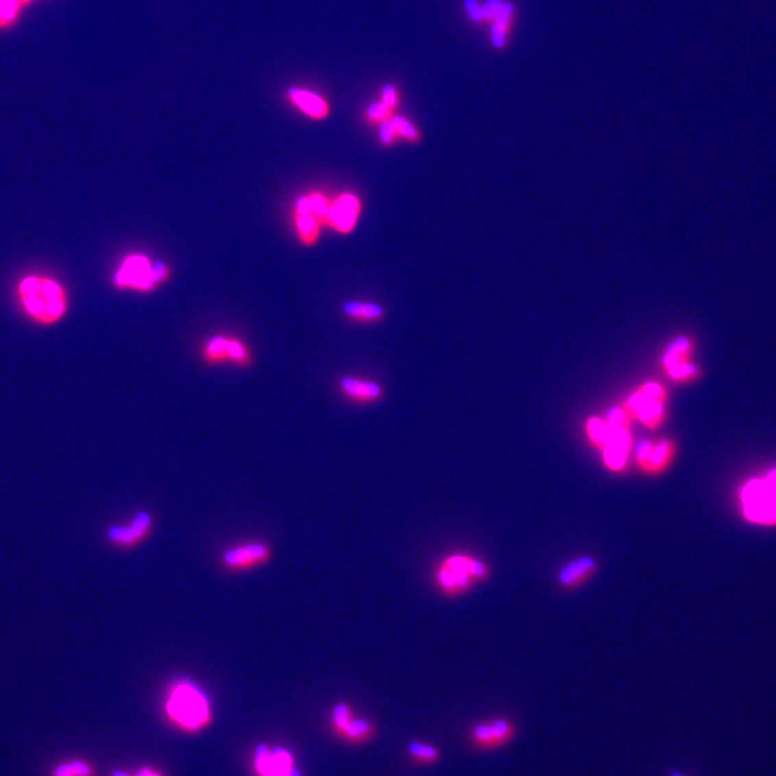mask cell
<instances>
[{
    "label": "cell",
    "mask_w": 776,
    "mask_h": 776,
    "mask_svg": "<svg viewBox=\"0 0 776 776\" xmlns=\"http://www.w3.org/2000/svg\"><path fill=\"white\" fill-rule=\"evenodd\" d=\"M16 298L26 318L39 325L58 324L69 309V295L65 287L48 275L22 276L16 285Z\"/></svg>",
    "instance_id": "1"
},
{
    "label": "cell",
    "mask_w": 776,
    "mask_h": 776,
    "mask_svg": "<svg viewBox=\"0 0 776 776\" xmlns=\"http://www.w3.org/2000/svg\"><path fill=\"white\" fill-rule=\"evenodd\" d=\"M166 710L175 725L189 732H197L207 726L212 716L207 696L189 680L177 681L170 689Z\"/></svg>",
    "instance_id": "2"
},
{
    "label": "cell",
    "mask_w": 776,
    "mask_h": 776,
    "mask_svg": "<svg viewBox=\"0 0 776 776\" xmlns=\"http://www.w3.org/2000/svg\"><path fill=\"white\" fill-rule=\"evenodd\" d=\"M489 577V565L468 554L446 557L439 563L435 574L437 588L447 596L465 594L473 585L486 581Z\"/></svg>",
    "instance_id": "3"
},
{
    "label": "cell",
    "mask_w": 776,
    "mask_h": 776,
    "mask_svg": "<svg viewBox=\"0 0 776 776\" xmlns=\"http://www.w3.org/2000/svg\"><path fill=\"white\" fill-rule=\"evenodd\" d=\"M739 503L751 524L776 526V469L746 482L739 490Z\"/></svg>",
    "instance_id": "4"
},
{
    "label": "cell",
    "mask_w": 776,
    "mask_h": 776,
    "mask_svg": "<svg viewBox=\"0 0 776 776\" xmlns=\"http://www.w3.org/2000/svg\"><path fill=\"white\" fill-rule=\"evenodd\" d=\"M171 276V267L164 262H153L143 253H131L119 263L112 276L118 289L151 292Z\"/></svg>",
    "instance_id": "5"
},
{
    "label": "cell",
    "mask_w": 776,
    "mask_h": 776,
    "mask_svg": "<svg viewBox=\"0 0 776 776\" xmlns=\"http://www.w3.org/2000/svg\"><path fill=\"white\" fill-rule=\"evenodd\" d=\"M518 735V726L509 718H494L474 722L468 729V742L476 751L503 749Z\"/></svg>",
    "instance_id": "6"
},
{
    "label": "cell",
    "mask_w": 776,
    "mask_h": 776,
    "mask_svg": "<svg viewBox=\"0 0 776 776\" xmlns=\"http://www.w3.org/2000/svg\"><path fill=\"white\" fill-rule=\"evenodd\" d=\"M676 450V443L668 439L641 441L635 447V465L646 474H660L673 463Z\"/></svg>",
    "instance_id": "7"
},
{
    "label": "cell",
    "mask_w": 776,
    "mask_h": 776,
    "mask_svg": "<svg viewBox=\"0 0 776 776\" xmlns=\"http://www.w3.org/2000/svg\"><path fill=\"white\" fill-rule=\"evenodd\" d=\"M272 558V549L266 542H246L228 548L221 555L225 568L233 572L250 571L260 565L269 562Z\"/></svg>",
    "instance_id": "8"
},
{
    "label": "cell",
    "mask_w": 776,
    "mask_h": 776,
    "mask_svg": "<svg viewBox=\"0 0 776 776\" xmlns=\"http://www.w3.org/2000/svg\"><path fill=\"white\" fill-rule=\"evenodd\" d=\"M633 449V441L629 430L620 426H611L607 441L603 447V463L614 472L624 473L629 465V456Z\"/></svg>",
    "instance_id": "9"
},
{
    "label": "cell",
    "mask_w": 776,
    "mask_h": 776,
    "mask_svg": "<svg viewBox=\"0 0 776 776\" xmlns=\"http://www.w3.org/2000/svg\"><path fill=\"white\" fill-rule=\"evenodd\" d=\"M361 212V202L352 193H341L331 199L330 210H328L325 226L339 233H350L354 230L358 216Z\"/></svg>",
    "instance_id": "10"
},
{
    "label": "cell",
    "mask_w": 776,
    "mask_h": 776,
    "mask_svg": "<svg viewBox=\"0 0 776 776\" xmlns=\"http://www.w3.org/2000/svg\"><path fill=\"white\" fill-rule=\"evenodd\" d=\"M255 769L260 776H301V772L293 768L292 755L283 748L269 751L266 746H259L255 753Z\"/></svg>",
    "instance_id": "11"
},
{
    "label": "cell",
    "mask_w": 776,
    "mask_h": 776,
    "mask_svg": "<svg viewBox=\"0 0 776 776\" xmlns=\"http://www.w3.org/2000/svg\"><path fill=\"white\" fill-rule=\"evenodd\" d=\"M596 571H598V562L595 558L590 555L579 557L562 566L557 582L562 590H575L584 585Z\"/></svg>",
    "instance_id": "12"
},
{
    "label": "cell",
    "mask_w": 776,
    "mask_h": 776,
    "mask_svg": "<svg viewBox=\"0 0 776 776\" xmlns=\"http://www.w3.org/2000/svg\"><path fill=\"white\" fill-rule=\"evenodd\" d=\"M339 390L350 401L360 402V404L378 401L384 393L378 383L350 376L339 380Z\"/></svg>",
    "instance_id": "13"
},
{
    "label": "cell",
    "mask_w": 776,
    "mask_h": 776,
    "mask_svg": "<svg viewBox=\"0 0 776 776\" xmlns=\"http://www.w3.org/2000/svg\"><path fill=\"white\" fill-rule=\"evenodd\" d=\"M630 407L638 419L648 427H657L663 417V404L660 398H650L638 391L630 398Z\"/></svg>",
    "instance_id": "14"
},
{
    "label": "cell",
    "mask_w": 776,
    "mask_h": 776,
    "mask_svg": "<svg viewBox=\"0 0 776 776\" xmlns=\"http://www.w3.org/2000/svg\"><path fill=\"white\" fill-rule=\"evenodd\" d=\"M151 516L148 513H138L132 519L128 526H115L110 529V538L117 542L131 544L143 539L151 529Z\"/></svg>",
    "instance_id": "15"
},
{
    "label": "cell",
    "mask_w": 776,
    "mask_h": 776,
    "mask_svg": "<svg viewBox=\"0 0 776 776\" xmlns=\"http://www.w3.org/2000/svg\"><path fill=\"white\" fill-rule=\"evenodd\" d=\"M342 312L350 321L356 322L380 321L384 317V308L381 305L361 301H347L342 305Z\"/></svg>",
    "instance_id": "16"
},
{
    "label": "cell",
    "mask_w": 776,
    "mask_h": 776,
    "mask_svg": "<svg viewBox=\"0 0 776 776\" xmlns=\"http://www.w3.org/2000/svg\"><path fill=\"white\" fill-rule=\"evenodd\" d=\"M293 223L298 237H300L302 245L312 246L318 242L322 225L315 216L293 213Z\"/></svg>",
    "instance_id": "17"
},
{
    "label": "cell",
    "mask_w": 776,
    "mask_h": 776,
    "mask_svg": "<svg viewBox=\"0 0 776 776\" xmlns=\"http://www.w3.org/2000/svg\"><path fill=\"white\" fill-rule=\"evenodd\" d=\"M292 101L300 107L305 114L313 118H322L328 114L326 104L317 97L315 94H311L306 91H300V89H292L291 91Z\"/></svg>",
    "instance_id": "18"
},
{
    "label": "cell",
    "mask_w": 776,
    "mask_h": 776,
    "mask_svg": "<svg viewBox=\"0 0 776 776\" xmlns=\"http://www.w3.org/2000/svg\"><path fill=\"white\" fill-rule=\"evenodd\" d=\"M228 339L229 337L216 335L203 345L202 355L208 364H223L228 361Z\"/></svg>",
    "instance_id": "19"
},
{
    "label": "cell",
    "mask_w": 776,
    "mask_h": 776,
    "mask_svg": "<svg viewBox=\"0 0 776 776\" xmlns=\"http://www.w3.org/2000/svg\"><path fill=\"white\" fill-rule=\"evenodd\" d=\"M409 753L411 759L417 764L422 765H431L436 764L440 759V751L435 744L424 743V742H413L409 744Z\"/></svg>",
    "instance_id": "20"
},
{
    "label": "cell",
    "mask_w": 776,
    "mask_h": 776,
    "mask_svg": "<svg viewBox=\"0 0 776 776\" xmlns=\"http://www.w3.org/2000/svg\"><path fill=\"white\" fill-rule=\"evenodd\" d=\"M228 361L241 367H247L252 363V355L247 347L241 339L229 337L228 339Z\"/></svg>",
    "instance_id": "21"
},
{
    "label": "cell",
    "mask_w": 776,
    "mask_h": 776,
    "mask_svg": "<svg viewBox=\"0 0 776 776\" xmlns=\"http://www.w3.org/2000/svg\"><path fill=\"white\" fill-rule=\"evenodd\" d=\"M587 430H588V436H590L591 441L603 450V447H604L607 437H608V433H609V424L604 423L600 419H595V417H592V419H590V422L587 424Z\"/></svg>",
    "instance_id": "22"
},
{
    "label": "cell",
    "mask_w": 776,
    "mask_h": 776,
    "mask_svg": "<svg viewBox=\"0 0 776 776\" xmlns=\"http://www.w3.org/2000/svg\"><path fill=\"white\" fill-rule=\"evenodd\" d=\"M688 348H689V341L688 339H686V338L676 339L666 352L664 364L668 368L676 365V364H680V358L686 351H688Z\"/></svg>",
    "instance_id": "23"
},
{
    "label": "cell",
    "mask_w": 776,
    "mask_h": 776,
    "mask_svg": "<svg viewBox=\"0 0 776 776\" xmlns=\"http://www.w3.org/2000/svg\"><path fill=\"white\" fill-rule=\"evenodd\" d=\"M342 733L347 735L351 739H361V738H367L372 733V729L371 725L365 720L361 719H351L350 723L345 726V729L342 730Z\"/></svg>",
    "instance_id": "24"
},
{
    "label": "cell",
    "mask_w": 776,
    "mask_h": 776,
    "mask_svg": "<svg viewBox=\"0 0 776 776\" xmlns=\"http://www.w3.org/2000/svg\"><path fill=\"white\" fill-rule=\"evenodd\" d=\"M334 723L337 726V729H339L341 732L345 729V726L350 723V720L352 719L351 716V710L347 705H338L334 709Z\"/></svg>",
    "instance_id": "25"
},
{
    "label": "cell",
    "mask_w": 776,
    "mask_h": 776,
    "mask_svg": "<svg viewBox=\"0 0 776 776\" xmlns=\"http://www.w3.org/2000/svg\"><path fill=\"white\" fill-rule=\"evenodd\" d=\"M391 124L396 128L397 132H400L401 136L409 137V138H415L417 137V132L414 130V127L407 121V119L401 118V117H393L391 118Z\"/></svg>",
    "instance_id": "26"
},
{
    "label": "cell",
    "mask_w": 776,
    "mask_h": 776,
    "mask_svg": "<svg viewBox=\"0 0 776 776\" xmlns=\"http://www.w3.org/2000/svg\"><path fill=\"white\" fill-rule=\"evenodd\" d=\"M388 112H390V108L384 102H376L367 110V117L374 119V121H380V119H384L388 115Z\"/></svg>",
    "instance_id": "27"
},
{
    "label": "cell",
    "mask_w": 776,
    "mask_h": 776,
    "mask_svg": "<svg viewBox=\"0 0 776 776\" xmlns=\"http://www.w3.org/2000/svg\"><path fill=\"white\" fill-rule=\"evenodd\" d=\"M668 372L671 377L675 378H686V377H690L696 372V368L693 365H688V364H676L673 367L668 368Z\"/></svg>",
    "instance_id": "28"
},
{
    "label": "cell",
    "mask_w": 776,
    "mask_h": 776,
    "mask_svg": "<svg viewBox=\"0 0 776 776\" xmlns=\"http://www.w3.org/2000/svg\"><path fill=\"white\" fill-rule=\"evenodd\" d=\"M380 138L384 144H391L396 138V128L391 121H383L380 125Z\"/></svg>",
    "instance_id": "29"
},
{
    "label": "cell",
    "mask_w": 776,
    "mask_h": 776,
    "mask_svg": "<svg viewBox=\"0 0 776 776\" xmlns=\"http://www.w3.org/2000/svg\"><path fill=\"white\" fill-rule=\"evenodd\" d=\"M14 9H16L14 0H0V16H3L5 19L13 18Z\"/></svg>",
    "instance_id": "30"
},
{
    "label": "cell",
    "mask_w": 776,
    "mask_h": 776,
    "mask_svg": "<svg viewBox=\"0 0 776 776\" xmlns=\"http://www.w3.org/2000/svg\"><path fill=\"white\" fill-rule=\"evenodd\" d=\"M641 393L646 394L650 398H660V400H662V394H663L660 385L653 384V383H650V384H647V385L641 388Z\"/></svg>",
    "instance_id": "31"
},
{
    "label": "cell",
    "mask_w": 776,
    "mask_h": 776,
    "mask_svg": "<svg viewBox=\"0 0 776 776\" xmlns=\"http://www.w3.org/2000/svg\"><path fill=\"white\" fill-rule=\"evenodd\" d=\"M500 5H502V3L499 2V0H489V2H487V3L483 6V9H482L483 16H486V18H495L498 10H499V8H500Z\"/></svg>",
    "instance_id": "32"
},
{
    "label": "cell",
    "mask_w": 776,
    "mask_h": 776,
    "mask_svg": "<svg viewBox=\"0 0 776 776\" xmlns=\"http://www.w3.org/2000/svg\"><path fill=\"white\" fill-rule=\"evenodd\" d=\"M511 12H512V6H511L509 3L500 5V8H499V10H498V13H496V16H495V18H496V22H498V23H502V25H506L507 21H509Z\"/></svg>",
    "instance_id": "33"
},
{
    "label": "cell",
    "mask_w": 776,
    "mask_h": 776,
    "mask_svg": "<svg viewBox=\"0 0 776 776\" xmlns=\"http://www.w3.org/2000/svg\"><path fill=\"white\" fill-rule=\"evenodd\" d=\"M383 102L388 108H393L396 104H397V94L391 86H387L384 88V93H383Z\"/></svg>",
    "instance_id": "34"
},
{
    "label": "cell",
    "mask_w": 776,
    "mask_h": 776,
    "mask_svg": "<svg viewBox=\"0 0 776 776\" xmlns=\"http://www.w3.org/2000/svg\"><path fill=\"white\" fill-rule=\"evenodd\" d=\"M466 8H468L469 14L474 21H481L483 18L482 8H479L476 0H466Z\"/></svg>",
    "instance_id": "35"
},
{
    "label": "cell",
    "mask_w": 776,
    "mask_h": 776,
    "mask_svg": "<svg viewBox=\"0 0 776 776\" xmlns=\"http://www.w3.org/2000/svg\"><path fill=\"white\" fill-rule=\"evenodd\" d=\"M71 768L73 773H75V776H93L91 768L84 762H77V760H73V762H71Z\"/></svg>",
    "instance_id": "36"
},
{
    "label": "cell",
    "mask_w": 776,
    "mask_h": 776,
    "mask_svg": "<svg viewBox=\"0 0 776 776\" xmlns=\"http://www.w3.org/2000/svg\"><path fill=\"white\" fill-rule=\"evenodd\" d=\"M622 420H624V413L620 409H614L611 410L608 414V423L611 426H622Z\"/></svg>",
    "instance_id": "37"
},
{
    "label": "cell",
    "mask_w": 776,
    "mask_h": 776,
    "mask_svg": "<svg viewBox=\"0 0 776 776\" xmlns=\"http://www.w3.org/2000/svg\"><path fill=\"white\" fill-rule=\"evenodd\" d=\"M505 26L506 25L496 22V25L494 27V43L496 45V47H502L503 42H505Z\"/></svg>",
    "instance_id": "38"
},
{
    "label": "cell",
    "mask_w": 776,
    "mask_h": 776,
    "mask_svg": "<svg viewBox=\"0 0 776 776\" xmlns=\"http://www.w3.org/2000/svg\"><path fill=\"white\" fill-rule=\"evenodd\" d=\"M55 776H75V773H73L71 764H66V765H61V766L56 768Z\"/></svg>",
    "instance_id": "39"
},
{
    "label": "cell",
    "mask_w": 776,
    "mask_h": 776,
    "mask_svg": "<svg viewBox=\"0 0 776 776\" xmlns=\"http://www.w3.org/2000/svg\"><path fill=\"white\" fill-rule=\"evenodd\" d=\"M137 776H161V775H158L157 772H153L150 769H143V771L138 772Z\"/></svg>",
    "instance_id": "40"
},
{
    "label": "cell",
    "mask_w": 776,
    "mask_h": 776,
    "mask_svg": "<svg viewBox=\"0 0 776 776\" xmlns=\"http://www.w3.org/2000/svg\"><path fill=\"white\" fill-rule=\"evenodd\" d=\"M112 776H130V775L125 773V772H121V771H115Z\"/></svg>",
    "instance_id": "41"
},
{
    "label": "cell",
    "mask_w": 776,
    "mask_h": 776,
    "mask_svg": "<svg viewBox=\"0 0 776 776\" xmlns=\"http://www.w3.org/2000/svg\"><path fill=\"white\" fill-rule=\"evenodd\" d=\"M670 776H686V775H683V773L679 772V771H675V772H671Z\"/></svg>",
    "instance_id": "42"
}]
</instances>
